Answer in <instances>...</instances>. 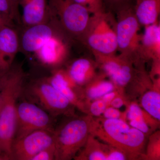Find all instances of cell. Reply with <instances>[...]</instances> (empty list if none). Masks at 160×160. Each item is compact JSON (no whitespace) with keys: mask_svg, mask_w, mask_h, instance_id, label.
Masks as SVG:
<instances>
[{"mask_svg":"<svg viewBox=\"0 0 160 160\" xmlns=\"http://www.w3.org/2000/svg\"><path fill=\"white\" fill-rule=\"evenodd\" d=\"M25 73L22 66L12 65L0 72L2 102L0 108V160H12L18 101L22 93Z\"/></svg>","mask_w":160,"mask_h":160,"instance_id":"obj_1","label":"cell"},{"mask_svg":"<svg viewBox=\"0 0 160 160\" xmlns=\"http://www.w3.org/2000/svg\"><path fill=\"white\" fill-rule=\"evenodd\" d=\"M90 134L124 152L128 158L144 156L146 135L124 120L101 118L92 121Z\"/></svg>","mask_w":160,"mask_h":160,"instance_id":"obj_2","label":"cell"},{"mask_svg":"<svg viewBox=\"0 0 160 160\" xmlns=\"http://www.w3.org/2000/svg\"><path fill=\"white\" fill-rule=\"evenodd\" d=\"M117 19L111 11L105 10L91 14L85 32L79 40L92 52L102 55L118 51Z\"/></svg>","mask_w":160,"mask_h":160,"instance_id":"obj_3","label":"cell"},{"mask_svg":"<svg viewBox=\"0 0 160 160\" xmlns=\"http://www.w3.org/2000/svg\"><path fill=\"white\" fill-rule=\"evenodd\" d=\"M92 116L75 117L54 130L55 160L74 158L87 142L90 135Z\"/></svg>","mask_w":160,"mask_h":160,"instance_id":"obj_4","label":"cell"},{"mask_svg":"<svg viewBox=\"0 0 160 160\" xmlns=\"http://www.w3.org/2000/svg\"><path fill=\"white\" fill-rule=\"evenodd\" d=\"M116 13L118 51L135 66H141L144 62L141 57L142 34L139 33L141 25L136 17L133 6L121 9Z\"/></svg>","mask_w":160,"mask_h":160,"instance_id":"obj_5","label":"cell"},{"mask_svg":"<svg viewBox=\"0 0 160 160\" xmlns=\"http://www.w3.org/2000/svg\"><path fill=\"white\" fill-rule=\"evenodd\" d=\"M49 12L69 36L79 40L87 28L91 13L73 0H49Z\"/></svg>","mask_w":160,"mask_h":160,"instance_id":"obj_6","label":"cell"},{"mask_svg":"<svg viewBox=\"0 0 160 160\" xmlns=\"http://www.w3.org/2000/svg\"><path fill=\"white\" fill-rule=\"evenodd\" d=\"M27 94L31 102L37 104L52 117L74 115V106L47 79L32 84L27 89Z\"/></svg>","mask_w":160,"mask_h":160,"instance_id":"obj_7","label":"cell"},{"mask_svg":"<svg viewBox=\"0 0 160 160\" xmlns=\"http://www.w3.org/2000/svg\"><path fill=\"white\" fill-rule=\"evenodd\" d=\"M52 117L32 102L24 101L18 103L14 141L36 130L52 129Z\"/></svg>","mask_w":160,"mask_h":160,"instance_id":"obj_8","label":"cell"},{"mask_svg":"<svg viewBox=\"0 0 160 160\" xmlns=\"http://www.w3.org/2000/svg\"><path fill=\"white\" fill-rule=\"evenodd\" d=\"M54 144V130H36L13 142L12 160H31L40 152Z\"/></svg>","mask_w":160,"mask_h":160,"instance_id":"obj_9","label":"cell"},{"mask_svg":"<svg viewBox=\"0 0 160 160\" xmlns=\"http://www.w3.org/2000/svg\"><path fill=\"white\" fill-rule=\"evenodd\" d=\"M62 29L44 43L33 54L40 63L51 68H56L65 62L69 52V43Z\"/></svg>","mask_w":160,"mask_h":160,"instance_id":"obj_10","label":"cell"},{"mask_svg":"<svg viewBox=\"0 0 160 160\" xmlns=\"http://www.w3.org/2000/svg\"><path fill=\"white\" fill-rule=\"evenodd\" d=\"M62 29L57 20L50 15L46 22L27 27L22 36L20 46L26 52L34 53Z\"/></svg>","mask_w":160,"mask_h":160,"instance_id":"obj_11","label":"cell"},{"mask_svg":"<svg viewBox=\"0 0 160 160\" xmlns=\"http://www.w3.org/2000/svg\"><path fill=\"white\" fill-rule=\"evenodd\" d=\"M20 45L17 33L12 26L0 29V71L7 70L13 65Z\"/></svg>","mask_w":160,"mask_h":160,"instance_id":"obj_12","label":"cell"},{"mask_svg":"<svg viewBox=\"0 0 160 160\" xmlns=\"http://www.w3.org/2000/svg\"><path fill=\"white\" fill-rule=\"evenodd\" d=\"M47 80L55 89L67 98L70 103L81 110H85L84 103L78 94L76 84L71 79L66 70L57 69Z\"/></svg>","mask_w":160,"mask_h":160,"instance_id":"obj_13","label":"cell"},{"mask_svg":"<svg viewBox=\"0 0 160 160\" xmlns=\"http://www.w3.org/2000/svg\"><path fill=\"white\" fill-rule=\"evenodd\" d=\"M141 41V57L143 62L160 59V25L159 22L145 26Z\"/></svg>","mask_w":160,"mask_h":160,"instance_id":"obj_14","label":"cell"},{"mask_svg":"<svg viewBox=\"0 0 160 160\" xmlns=\"http://www.w3.org/2000/svg\"><path fill=\"white\" fill-rule=\"evenodd\" d=\"M23 22L27 27L46 22L50 17L47 0H20Z\"/></svg>","mask_w":160,"mask_h":160,"instance_id":"obj_15","label":"cell"},{"mask_svg":"<svg viewBox=\"0 0 160 160\" xmlns=\"http://www.w3.org/2000/svg\"><path fill=\"white\" fill-rule=\"evenodd\" d=\"M96 63L87 58H80L73 61L66 71L75 84L79 86H86L97 75Z\"/></svg>","mask_w":160,"mask_h":160,"instance_id":"obj_16","label":"cell"},{"mask_svg":"<svg viewBox=\"0 0 160 160\" xmlns=\"http://www.w3.org/2000/svg\"><path fill=\"white\" fill-rule=\"evenodd\" d=\"M133 10L141 26H149L158 22L160 0H135Z\"/></svg>","mask_w":160,"mask_h":160,"instance_id":"obj_17","label":"cell"},{"mask_svg":"<svg viewBox=\"0 0 160 160\" xmlns=\"http://www.w3.org/2000/svg\"><path fill=\"white\" fill-rule=\"evenodd\" d=\"M84 149L74 158L76 160H108L112 146L102 144L89 135Z\"/></svg>","mask_w":160,"mask_h":160,"instance_id":"obj_18","label":"cell"},{"mask_svg":"<svg viewBox=\"0 0 160 160\" xmlns=\"http://www.w3.org/2000/svg\"><path fill=\"white\" fill-rule=\"evenodd\" d=\"M148 114L138 105L132 103L129 105L125 117L130 126L146 135L151 132L149 127L150 126H151L150 119L152 118L149 115L148 116Z\"/></svg>","mask_w":160,"mask_h":160,"instance_id":"obj_19","label":"cell"},{"mask_svg":"<svg viewBox=\"0 0 160 160\" xmlns=\"http://www.w3.org/2000/svg\"><path fill=\"white\" fill-rule=\"evenodd\" d=\"M106 77L102 73L97 75L86 84L85 94L88 99L100 98L106 93L115 90L114 84L110 80H106Z\"/></svg>","mask_w":160,"mask_h":160,"instance_id":"obj_20","label":"cell"},{"mask_svg":"<svg viewBox=\"0 0 160 160\" xmlns=\"http://www.w3.org/2000/svg\"><path fill=\"white\" fill-rule=\"evenodd\" d=\"M141 105L144 110L156 120H160L159 92L149 90L145 92L141 99Z\"/></svg>","mask_w":160,"mask_h":160,"instance_id":"obj_21","label":"cell"},{"mask_svg":"<svg viewBox=\"0 0 160 160\" xmlns=\"http://www.w3.org/2000/svg\"><path fill=\"white\" fill-rule=\"evenodd\" d=\"M145 156L149 159H160L159 131H158L150 137Z\"/></svg>","mask_w":160,"mask_h":160,"instance_id":"obj_22","label":"cell"},{"mask_svg":"<svg viewBox=\"0 0 160 160\" xmlns=\"http://www.w3.org/2000/svg\"><path fill=\"white\" fill-rule=\"evenodd\" d=\"M82 5L90 12L91 14L105 10L103 0H73Z\"/></svg>","mask_w":160,"mask_h":160,"instance_id":"obj_23","label":"cell"},{"mask_svg":"<svg viewBox=\"0 0 160 160\" xmlns=\"http://www.w3.org/2000/svg\"><path fill=\"white\" fill-rule=\"evenodd\" d=\"M104 5L116 13L119 10L129 6H133V3L135 0H103Z\"/></svg>","mask_w":160,"mask_h":160,"instance_id":"obj_24","label":"cell"},{"mask_svg":"<svg viewBox=\"0 0 160 160\" xmlns=\"http://www.w3.org/2000/svg\"><path fill=\"white\" fill-rule=\"evenodd\" d=\"M0 13L12 22L18 20V14L12 8L9 0H0Z\"/></svg>","mask_w":160,"mask_h":160,"instance_id":"obj_25","label":"cell"},{"mask_svg":"<svg viewBox=\"0 0 160 160\" xmlns=\"http://www.w3.org/2000/svg\"><path fill=\"white\" fill-rule=\"evenodd\" d=\"M109 106L101 98L94 100L89 106V110L92 115L96 117H99L103 114L105 109Z\"/></svg>","mask_w":160,"mask_h":160,"instance_id":"obj_26","label":"cell"},{"mask_svg":"<svg viewBox=\"0 0 160 160\" xmlns=\"http://www.w3.org/2000/svg\"><path fill=\"white\" fill-rule=\"evenodd\" d=\"M55 148L54 144L48 147L35 155L31 160H55Z\"/></svg>","mask_w":160,"mask_h":160,"instance_id":"obj_27","label":"cell"},{"mask_svg":"<svg viewBox=\"0 0 160 160\" xmlns=\"http://www.w3.org/2000/svg\"><path fill=\"white\" fill-rule=\"evenodd\" d=\"M103 118L108 119H118L122 118V114L118 110L112 106H109L105 109L103 113Z\"/></svg>","mask_w":160,"mask_h":160,"instance_id":"obj_28","label":"cell"},{"mask_svg":"<svg viewBox=\"0 0 160 160\" xmlns=\"http://www.w3.org/2000/svg\"><path fill=\"white\" fill-rule=\"evenodd\" d=\"M124 105V101L122 98L119 96H117L112 99L109 104V106H112L116 109H119Z\"/></svg>","mask_w":160,"mask_h":160,"instance_id":"obj_29","label":"cell"},{"mask_svg":"<svg viewBox=\"0 0 160 160\" xmlns=\"http://www.w3.org/2000/svg\"><path fill=\"white\" fill-rule=\"evenodd\" d=\"M117 92L114 91V90L110 92L106 93V94L103 95L102 98H100L104 100L105 102L109 106V104L112 101L115 97L118 95Z\"/></svg>","mask_w":160,"mask_h":160,"instance_id":"obj_30","label":"cell"},{"mask_svg":"<svg viewBox=\"0 0 160 160\" xmlns=\"http://www.w3.org/2000/svg\"><path fill=\"white\" fill-rule=\"evenodd\" d=\"M13 22L0 13V29L5 26H12Z\"/></svg>","mask_w":160,"mask_h":160,"instance_id":"obj_31","label":"cell"},{"mask_svg":"<svg viewBox=\"0 0 160 160\" xmlns=\"http://www.w3.org/2000/svg\"><path fill=\"white\" fill-rule=\"evenodd\" d=\"M10 3H11L12 8L14 9L15 11L18 14V9L19 4H20V0H9Z\"/></svg>","mask_w":160,"mask_h":160,"instance_id":"obj_32","label":"cell"},{"mask_svg":"<svg viewBox=\"0 0 160 160\" xmlns=\"http://www.w3.org/2000/svg\"><path fill=\"white\" fill-rule=\"evenodd\" d=\"M2 102V84L0 79V108H1V104Z\"/></svg>","mask_w":160,"mask_h":160,"instance_id":"obj_33","label":"cell"}]
</instances>
